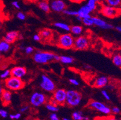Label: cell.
<instances>
[{
    "mask_svg": "<svg viewBox=\"0 0 121 120\" xmlns=\"http://www.w3.org/2000/svg\"><path fill=\"white\" fill-rule=\"evenodd\" d=\"M82 97L81 92L76 90L66 91L65 104L69 107H76L81 103Z\"/></svg>",
    "mask_w": 121,
    "mask_h": 120,
    "instance_id": "cell-1",
    "label": "cell"
},
{
    "mask_svg": "<svg viewBox=\"0 0 121 120\" xmlns=\"http://www.w3.org/2000/svg\"><path fill=\"white\" fill-rule=\"evenodd\" d=\"M5 87L10 91H18L24 88L25 83L22 79L14 76H10L5 79L4 81Z\"/></svg>",
    "mask_w": 121,
    "mask_h": 120,
    "instance_id": "cell-2",
    "label": "cell"
},
{
    "mask_svg": "<svg viewBox=\"0 0 121 120\" xmlns=\"http://www.w3.org/2000/svg\"><path fill=\"white\" fill-rule=\"evenodd\" d=\"M75 38L71 34H63L58 37L56 45L59 48L63 49L73 48Z\"/></svg>",
    "mask_w": 121,
    "mask_h": 120,
    "instance_id": "cell-3",
    "label": "cell"
},
{
    "mask_svg": "<svg viewBox=\"0 0 121 120\" xmlns=\"http://www.w3.org/2000/svg\"><path fill=\"white\" fill-rule=\"evenodd\" d=\"M55 55L50 52L37 51L34 54L33 58L36 63L45 64L54 60Z\"/></svg>",
    "mask_w": 121,
    "mask_h": 120,
    "instance_id": "cell-4",
    "label": "cell"
},
{
    "mask_svg": "<svg viewBox=\"0 0 121 120\" xmlns=\"http://www.w3.org/2000/svg\"><path fill=\"white\" fill-rule=\"evenodd\" d=\"M48 97L45 94L41 92L36 91L31 95L30 102L34 107H39L46 104L48 102Z\"/></svg>",
    "mask_w": 121,
    "mask_h": 120,
    "instance_id": "cell-5",
    "label": "cell"
},
{
    "mask_svg": "<svg viewBox=\"0 0 121 120\" xmlns=\"http://www.w3.org/2000/svg\"><path fill=\"white\" fill-rule=\"evenodd\" d=\"M87 106L88 107L91 109L96 110L102 114H105V115H110L111 114L110 108L99 101L92 100L89 102Z\"/></svg>",
    "mask_w": 121,
    "mask_h": 120,
    "instance_id": "cell-6",
    "label": "cell"
},
{
    "mask_svg": "<svg viewBox=\"0 0 121 120\" xmlns=\"http://www.w3.org/2000/svg\"><path fill=\"white\" fill-rule=\"evenodd\" d=\"M40 87L43 90L48 92H53L56 90V86L54 81L45 74L41 76Z\"/></svg>",
    "mask_w": 121,
    "mask_h": 120,
    "instance_id": "cell-7",
    "label": "cell"
},
{
    "mask_svg": "<svg viewBox=\"0 0 121 120\" xmlns=\"http://www.w3.org/2000/svg\"><path fill=\"white\" fill-rule=\"evenodd\" d=\"M100 13L106 17L113 19L121 15V8H116L104 4L101 7Z\"/></svg>",
    "mask_w": 121,
    "mask_h": 120,
    "instance_id": "cell-8",
    "label": "cell"
},
{
    "mask_svg": "<svg viewBox=\"0 0 121 120\" xmlns=\"http://www.w3.org/2000/svg\"><path fill=\"white\" fill-rule=\"evenodd\" d=\"M90 45V41L86 36L77 37L74 40L73 49L78 50H83L88 49Z\"/></svg>",
    "mask_w": 121,
    "mask_h": 120,
    "instance_id": "cell-9",
    "label": "cell"
},
{
    "mask_svg": "<svg viewBox=\"0 0 121 120\" xmlns=\"http://www.w3.org/2000/svg\"><path fill=\"white\" fill-rule=\"evenodd\" d=\"M51 97L54 100L58 106H64L66 102V91L62 88L56 90L53 92V94Z\"/></svg>",
    "mask_w": 121,
    "mask_h": 120,
    "instance_id": "cell-10",
    "label": "cell"
},
{
    "mask_svg": "<svg viewBox=\"0 0 121 120\" xmlns=\"http://www.w3.org/2000/svg\"><path fill=\"white\" fill-rule=\"evenodd\" d=\"M50 9L53 12L60 13L66 8V4L63 0H53L49 4Z\"/></svg>",
    "mask_w": 121,
    "mask_h": 120,
    "instance_id": "cell-11",
    "label": "cell"
},
{
    "mask_svg": "<svg viewBox=\"0 0 121 120\" xmlns=\"http://www.w3.org/2000/svg\"><path fill=\"white\" fill-rule=\"evenodd\" d=\"M10 74L12 76L22 79L27 74V69L21 66H16L11 69Z\"/></svg>",
    "mask_w": 121,
    "mask_h": 120,
    "instance_id": "cell-12",
    "label": "cell"
},
{
    "mask_svg": "<svg viewBox=\"0 0 121 120\" xmlns=\"http://www.w3.org/2000/svg\"><path fill=\"white\" fill-rule=\"evenodd\" d=\"M92 19L93 23V25H95V26H98V27L106 29L113 28V26L112 24H108L105 21L99 18V17H92Z\"/></svg>",
    "mask_w": 121,
    "mask_h": 120,
    "instance_id": "cell-13",
    "label": "cell"
},
{
    "mask_svg": "<svg viewBox=\"0 0 121 120\" xmlns=\"http://www.w3.org/2000/svg\"><path fill=\"white\" fill-rule=\"evenodd\" d=\"M0 97H1V100L3 106H7L11 103L12 99V94L10 90H4V89Z\"/></svg>",
    "mask_w": 121,
    "mask_h": 120,
    "instance_id": "cell-14",
    "label": "cell"
},
{
    "mask_svg": "<svg viewBox=\"0 0 121 120\" xmlns=\"http://www.w3.org/2000/svg\"><path fill=\"white\" fill-rule=\"evenodd\" d=\"M92 12V10L86 4L81 7V8L77 11V16L81 17L82 19L84 18H89V17H92V16L91 15V13Z\"/></svg>",
    "mask_w": 121,
    "mask_h": 120,
    "instance_id": "cell-15",
    "label": "cell"
},
{
    "mask_svg": "<svg viewBox=\"0 0 121 120\" xmlns=\"http://www.w3.org/2000/svg\"><path fill=\"white\" fill-rule=\"evenodd\" d=\"M19 34L18 32L16 31H13L8 32L4 37L3 40L8 43L12 44L16 41V40L19 38Z\"/></svg>",
    "mask_w": 121,
    "mask_h": 120,
    "instance_id": "cell-16",
    "label": "cell"
},
{
    "mask_svg": "<svg viewBox=\"0 0 121 120\" xmlns=\"http://www.w3.org/2000/svg\"><path fill=\"white\" fill-rule=\"evenodd\" d=\"M108 83H109L108 78L105 76H102L96 78L93 83V86L95 87L101 88L105 87Z\"/></svg>",
    "mask_w": 121,
    "mask_h": 120,
    "instance_id": "cell-17",
    "label": "cell"
},
{
    "mask_svg": "<svg viewBox=\"0 0 121 120\" xmlns=\"http://www.w3.org/2000/svg\"><path fill=\"white\" fill-rule=\"evenodd\" d=\"M37 5L40 9L45 13H49L50 12V6L47 0H40L37 3Z\"/></svg>",
    "mask_w": 121,
    "mask_h": 120,
    "instance_id": "cell-18",
    "label": "cell"
},
{
    "mask_svg": "<svg viewBox=\"0 0 121 120\" xmlns=\"http://www.w3.org/2000/svg\"><path fill=\"white\" fill-rule=\"evenodd\" d=\"M39 35L41 37L42 39L48 40H50L51 38L52 37V32L51 29H43L40 31Z\"/></svg>",
    "mask_w": 121,
    "mask_h": 120,
    "instance_id": "cell-19",
    "label": "cell"
},
{
    "mask_svg": "<svg viewBox=\"0 0 121 120\" xmlns=\"http://www.w3.org/2000/svg\"><path fill=\"white\" fill-rule=\"evenodd\" d=\"M11 48L10 44L8 43L4 40H0V53H7Z\"/></svg>",
    "mask_w": 121,
    "mask_h": 120,
    "instance_id": "cell-20",
    "label": "cell"
},
{
    "mask_svg": "<svg viewBox=\"0 0 121 120\" xmlns=\"http://www.w3.org/2000/svg\"><path fill=\"white\" fill-rule=\"evenodd\" d=\"M70 31L75 36H79L83 31V28L80 25H73L70 28Z\"/></svg>",
    "mask_w": 121,
    "mask_h": 120,
    "instance_id": "cell-21",
    "label": "cell"
},
{
    "mask_svg": "<svg viewBox=\"0 0 121 120\" xmlns=\"http://www.w3.org/2000/svg\"><path fill=\"white\" fill-rule=\"evenodd\" d=\"M106 5L116 8H120L121 0H104Z\"/></svg>",
    "mask_w": 121,
    "mask_h": 120,
    "instance_id": "cell-22",
    "label": "cell"
},
{
    "mask_svg": "<svg viewBox=\"0 0 121 120\" xmlns=\"http://www.w3.org/2000/svg\"><path fill=\"white\" fill-rule=\"evenodd\" d=\"M54 26H56V28H58L59 29H62V30L66 31H70L71 26L66 24L62 22H56L54 24Z\"/></svg>",
    "mask_w": 121,
    "mask_h": 120,
    "instance_id": "cell-23",
    "label": "cell"
},
{
    "mask_svg": "<svg viewBox=\"0 0 121 120\" xmlns=\"http://www.w3.org/2000/svg\"><path fill=\"white\" fill-rule=\"evenodd\" d=\"M74 59L72 57H69V56L62 55L60 57V61L61 62L65 64H69L73 62Z\"/></svg>",
    "mask_w": 121,
    "mask_h": 120,
    "instance_id": "cell-24",
    "label": "cell"
},
{
    "mask_svg": "<svg viewBox=\"0 0 121 120\" xmlns=\"http://www.w3.org/2000/svg\"><path fill=\"white\" fill-rule=\"evenodd\" d=\"M113 63L117 67H121V55L120 54H117L114 55L112 58Z\"/></svg>",
    "mask_w": 121,
    "mask_h": 120,
    "instance_id": "cell-25",
    "label": "cell"
},
{
    "mask_svg": "<svg viewBox=\"0 0 121 120\" xmlns=\"http://www.w3.org/2000/svg\"><path fill=\"white\" fill-rule=\"evenodd\" d=\"M72 118L73 120H84V116L82 115V112L75 111L72 114Z\"/></svg>",
    "mask_w": 121,
    "mask_h": 120,
    "instance_id": "cell-26",
    "label": "cell"
},
{
    "mask_svg": "<svg viewBox=\"0 0 121 120\" xmlns=\"http://www.w3.org/2000/svg\"><path fill=\"white\" fill-rule=\"evenodd\" d=\"M46 108L47 110L52 112H57L59 110L58 106L52 104L49 102H47V104H46Z\"/></svg>",
    "mask_w": 121,
    "mask_h": 120,
    "instance_id": "cell-27",
    "label": "cell"
},
{
    "mask_svg": "<svg viewBox=\"0 0 121 120\" xmlns=\"http://www.w3.org/2000/svg\"><path fill=\"white\" fill-rule=\"evenodd\" d=\"M86 5L92 10V12L96 9V7H97V4H96V2L95 1V0H88Z\"/></svg>",
    "mask_w": 121,
    "mask_h": 120,
    "instance_id": "cell-28",
    "label": "cell"
},
{
    "mask_svg": "<svg viewBox=\"0 0 121 120\" xmlns=\"http://www.w3.org/2000/svg\"><path fill=\"white\" fill-rule=\"evenodd\" d=\"M11 76L10 74V70H9V69H7V70H5L4 71H3V72L1 73L0 74V78H1L2 79H6L7 78H9Z\"/></svg>",
    "mask_w": 121,
    "mask_h": 120,
    "instance_id": "cell-29",
    "label": "cell"
},
{
    "mask_svg": "<svg viewBox=\"0 0 121 120\" xmlns=\"http://www.w3.org/2000/svg\"><path fill=\"white\" fill-rule=\"evenodd\" d=\"M81 22H82L86 26H92L93 25V21H92V17H89V18L82 19Z\"/></svg>",
    "mask_w": 121,
    "mask_h": 120,
    "instance_id": "cell-30",
    "label": "cell"
},
{
    "mask_svg": "<svg viewBox=\"0 0 121 120\" xmlns=\"http://www.w3.org/2000/svg\"><path fill=\"white\" fill-rule=\"evenodd\" d=\"M63 13L65 14V15H68V16H77V11L65 9L63 11Z\"/></svg>",
    "mask_w": 121,
    "mask_h": 120,
    "instance_id": "cell-31",
    "label": "cell"
},
{
    "mask_svg": "<svg viewBox=\"0 0 121 120\" xmlns=\"http://www.w3.org/2000/svg\"><path fill=\"white\" fill-rule=\"evenodd\" d=\"M95 120H119L118 119L116 118L114 116L110 115L108 116H104V117H96Z\"/></svg>",
    "mask_w": 121,
    "mask_h": 120,
    "instance_id": "cell-32",
    "label": "cell"
},
{
    "mask_svg": "<svg viewBox=\"0 0 121 120\" xmlns=\"http://www.w3.org/2000/svg\"><path fill=\"white\" fill-rule=\"evenodd\" d=\"M24 50L27 54H31L34 52V48L31 46H27V47L24 48Z\"/></svg>",
    "mask_w": 121,
    "mask_h": 120,
    "instance_id": "cell-33",
    "label": "cell"
},
{
    "mask_svg": "<svg viewBox=\"0 0 121 120\" xmlns=\"http://www.w3.org/2000/svg\"><path fill=\"white\" fill-rule=\"evenodd\" d=\"M121 112V109L118 107L114 106L111 109V113H113L114 114H119Z\"/></svg>",
    "mask_w": 121,
    "mask_h": 120,
    "instance_id": "cell-34",
    "label": "cell"
},
{
    "mask_svg": "<svg viewBox=\"0 0 121 120\" xmlns=\"http://www.w3.org/2000/svg\"><path fill=\"white\" fill-rule=\"evenodd\" d=\"M21 117V114L20 113H17L16 114H11L10 115V118L12 120H19Z\"/></svg>",
    "mask_w": 121,
    "mask_h": 120,
    "instance_id": "cell-35",
    "label": "cell"
},
{
    "mask_svg": "<svg viewBox=\"0 0 121 120\" xmlns=\"http://www.w3.org/2000/svg\"><path fill=\"white\" fill-rule=\"evenodd\" d=\"M101 93H102V94H103V95L104 96V97L105 98L106 100H110V95L107 92V91H105V90H102Z\"/></svg>",
    "mask_w": 121,
    "mask_h": 120,
    "instance_id": "cell-36",
    "label": "cell"
},
{
    "mask_svg": "<svg viewBox=\"0 0 121 120\" xmlns=\"http://www.w3.org/2000/svg\"><path fill=\"white\" fill-rule=\"evenodd\" d=\"M17 17L19 19L21 20V21H24L26 18V16L22 12H18L17 14Z\"/></svg>",
    "mask_w": 121,
    "mask_h": 120,
    "instance_id": "cell-37",
    "label": "cell"
},
{
    "mask_svg": "<svg viewBox=\"0 0 121 120\" xmlns=\"http://www.w3.org/2000/svg\"><path fill=\"white\" fill-rule=\"evenodd\" d=\"M69 82L71 84L75 86H78L80 85V83H79L78 81L76 79H74V78H71V79H69Z\"/></svg>",
    "mask_w": 121,
    "mask_h": 120,
    "instance_id": "cell-38",
    "label": "cell"
},
{
    "mask_svg": "<svg viewBox=\"0 0 121 120\" xmlns=\"http://www.w3.org/2000/svg\"><path fill=\"white\" fill-rule=\"evenodd\" d=\"M0 116L3 118H6L8 116V113L4 109H0Z\"/></svg>",
    "mask_w": 121,
    "mask_h": 120,
    "instance_id": "cell-39",
    "label": "cell"
},
{
    "mask_svg": "<svg viewBox=\"0 0 121 120\" xmlns=\"http://www.w3.org/2000/svg\"><path fill=\"white\" fill-rule=\"evenodd\" d=\"M49 118L51 120H60L59 116H57L56 113H52L49 115Z\"/></svg>",
    "mask_w": 121,
    "mask_h": 120,
    "instance_id": "cell-40",
    "label": "cell"
},
{
    "mask_svg": "<svg viewBox=\"0 0 121 120\" xmlns=\"http://www.w3.org/2000/svg\"><path fill=\"white\" fill-rule=\"evenodd\" d=\"M33 40L35 41H40V40H42V38L39 34H35L33 36Z\"/></svg>",
    "mask_w": 121,
    "mask_h": 120,
    "instance_id": "cell-41",
    "label": "cell"
},
{
    "mask_svg": "<svg viewBox=\"0 0 121 120\" xmlns=\"http://www.w3.org/2000/svg\"><path fill=\"white\" fill-rule=\"evenodd\" d=\"M28 109H29V106H22V107L20 109V112H22V113H24V112H27Z\"/></svg>",
    "mask_w": 121,
    "mask_h": 120,
    "instance_id": "cell-42",
    "label": "cell"
},
{
    "mask_svg": "<svg viewBox=\"0 0 121 120\" xmlns=\"http://www.w3.org/2000/svg\"><path fill=\"white\" fill-rule=\"evenodd\" d=\"M12 5H13V6L15 7V8H17V9H19L20 8V5L19 4L18 2L16 1L12 2Z\"/></svg>",
    "mask_w": 121,
    "mask_h": 120,
    "instance_id": "cell-43",
    "label": "cell"
},
{
    "mask_svg": "<svg viewBox=\"0 0 121 120\" xmlns=\"http://www.w3.org/2000/svg\"><path fill=\"white\" fill-rule=\"evenodd\" d=\"M69 1H70L71 2H72V3L80 4V3H82L83 1H84L85 0H69Z\"/></svg>",
    "mask_w": 121,
    "mask_h": 120,
    "instance_id": "cell-44",
    "label": "cell"
},
{
    "mask_svg": "<svg viewBox=\"0 0 121 120\" xmlns=\"http://www.w3.org/2000/svg\"><path fill=\"white\" fill-rule=\"evenodd\" d=\"M60 55H55L54 57V61H60Z\"/></svg>",
    "mask_w": 121,
    "mask_h": 120,
    "instance_id": "cell-45",
    "label": "cell"
},
{
    "mask_svg": "<svg viewBox=\"0 0 121 120\" xmlns=\"http://www.w3.org/2000/svg\"><path fill=\"white\" fill-rule=\"evenodd\" d=\"M115 29L119 32H121V27L120 26H117L115 27Z\"/></svg>",
    "mask_w": 121,
    "mask_h": 120,
    "instance_id": "cell-46",
    "label": "cell"
},
{
    "mask_svg": "<svg viewBox=\"0 0 121 120\" xmlns=\"http://www.w3.org/2000/svg\"><path fill=\"white\" fill-rule=\"evenodd\" d=\"M3 90H4V89H3V87H2L1 84L0 83V95H1V94L2 92H3Z\"/></svg>",
    "mask_w": 121,
    "mask_h": 120,
    "instance_id": "cell-47",
    "label": "cell"
},
{
    "mask_svg": "<svg viewBox=\"0 0 121 120\" xmlns=\"http://www.w3.org/2000/svg\"><path fill=\"white\" fill-rule=\"evenodd\" d=\"M2 8H3V3L1 1H0V14L2 11Z\"/></svg>",
    "mask_w": 121,
    "mask_h": 120,
    "instance_id": "cell-48",
    "label": "cell"
},
{
    "mask_svg": "<svg viewBox=\"0 0 121 120\" xmlns=\"http://www.w3.org/2000/svg\"><path fill=\"white\" fill-rule=\"evenodd\" d=\"M26 1L30 2V3H35V2H36L37 0H25Z\"/></svg>",
    "mask_w": 121,
    "mask_h": 120,
    "instance_id": "cell-49",
    "label": "cell"
},
{
    "mask_svg": "<svg viewBox=\"0 0 121 120\" xmlns=\"http://www.w3.org/2000/svg\"><path fill=\"white\" fill-rule=\"evenodd\" d=\"M2 17H3V15L1 14H0V25H1L2 22H3V18H2Z\"/></svg>",
    "mask_w": 121,
    "mask_h": 120,
    "instance_id": "cell-50",
    "label": "cell"
},
{
    "mask_svg": "<svg viewBox=\"0 0 121 120\" xmlns=\"http://www.w3.org/2000/svg\"><path fill=\"white\" fill-rule=\"evenodd\" d=\"M76 19H77L78 21H82V19H81V17H79V16H76Z\"/></svg>",
    "mask_w": 121,
    "mask_h": 120,
    "instance_id": "cell-51",
    "label": "cell"
},
{
    "mask_svg": "<svg viewBox=\"0 0 121 120\" xmlns=\"http://www.w3.org/2000/svg\"><path fill=\"white\" fill-rule=\"evenodd\" d=\"M19 48H20L21 49H22V50H24V48H24L23 46H19Z\"/></svg>",
    "mask_w": 121,
    "mask_h": 120,
    "instance_id": "cell-52",
    "label": "cell"
},
{
    "mask_svg": "<svg viewBox=\"0 0 121 120\" xmlns=\"http://www.w3.org/2000/svg\"><path fill=\"white\" fill-rule=\"evenodd\" d=\"M63 120H71V119H69V118H64L63 119Z\"/></svg>",
    "mask_w": 121,
    "mask_h": 120,
    "instance_id": "cell-53",
    "label": "cell"
},
{
    "mask_svg": "<svg viewBox=\"0 0 121 120\" xmlns=\"http://www.w3.org/2000/svg\"><path fill=\"white\" fill-rule=\"evenodd\" d=\"M2 58V55H1V53H0V60H1V59Z\"/></svg>",
    "mask_w": 121,
    "mask_h": 120,
    "instance_id": "cell-54",
    "label": "cell"
},
{
    "mask_svg": "<svg viewBox=\"0 0 121 120\" xmlns=\"http://www.w3.org/2000/svg\"><path fill=\"white\" fill-rule=\"evenodd\" d=\"M95 1H96V3H97V2L99 1V0H95Z\"/></svg>",
    "mask_w": 121,
    "mask_h": 120,
    "instance_id": "cell-55",
    "label": "cell"
},
{
    "mask_svg": "<svg viewBox=\"0 0 121 120\" xmlns=\"http://www.w3.org/2000/svg\"><path fill=\"white\" fill-rule=\"evenodd\" d=\"M38 120V119H37V120Z\"/></svg>",
    "mask_w": 121,
    "mask_h": 120,
    "instance_id": "cell-56",
    "label": "cell"
}]
</instances>
